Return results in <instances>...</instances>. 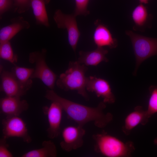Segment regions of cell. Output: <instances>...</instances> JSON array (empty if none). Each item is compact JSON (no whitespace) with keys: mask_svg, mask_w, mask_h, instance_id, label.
Returning <instances> with one entry per match:
<instances>
[{"mask_svg":"<svg viewBox=\"0 0 157 157\" xmlns=\"http://www.w3.org/2000/svg\"><path fill=\"white\" fill-rule=\"evenodd\" d=\"M2 124L3 137L7 139L17 137L27 143L31 142L26 124L19 116L6 117L2 120Z\"/></svg>","mask_w":157,"mask_h":157,"instance_id":"obj_7","label":"cell"},{"mask_svg":"<svg viewBox=\"0 0 157 157\" xmlns=\"http://www.w3.org/2000/svg\"><path fill=\"white\" fill-rule=\"evenodd\" d=\"M96 27L94 31L93 38L97 47L106 46L112 49L118 45L117 40L114 38L107 27L97 20L94 22Z\"/></svg>","mask_w":157,"mask_h":157,"instance_id":"obj_13","label":"cell"},{"mask_svg":"<svg viewBox=\"0 0 157 157\" xmlns=\"http://www.w3.org/2000/svg\"><path fill=\"white\" fill-rule=\"evenodd\" d=\"M154 144L157 146V138H156L154 140Z\"/></svg>","mask_w":157,"mask_h":157,"instance_id":"obj_28","label":"cell"},{"mask_svg":"<svg viewBox=\"0 0 157 157\" xmlns=\"http://www.w3.org/2000/svg\"><path fill=\"white\" fill-rule=\"evenodd\" d=\"M88 69L86 66L77 61L70 62L67 69L57 81V86L65 91L76 90L85 100H89L85 87L87 77L85 73Z\"/></svg>","mask_w":157,"mask_h":157,"instance_id":"obj_3","label":"cell"},{"mask_svg":"<svg viewBox=\"0 0 157 157\" xmlns=\"http://www.w3.org/2000/svg\"><path fill=\"white\" fill-rule=\"evenodd\" d=\"M13 0H0V18L3 15L13 8Z\"/></svg>","mask_w":157,"mask_h":157,"instance_id":"obj_26","label":"cell"},{"mask_svg":"<svg viewBox=\"0 0 157 157\" xmlns=\"http://www.w3.org/2000/svg\"><path fill=\"white\" fill-rule=\"evenodd\" d=\"M85 130L83 127L68 126L64 128L62 133V140L60 145L64 151L69 152L77 149L83 145V138Z\"/></svg>","mask_w":157,"mask_h":157,"instance_id":"obj_8","label":"cell"},{"mask_svg":"<svg viewBox=\"0 0 157 157\" xmlns=\"http://www.w3.org/2000/svg\"><path fill=\"white\" fill-rule=\"evenodd\" d=\"M107 50L103 47H97L91 51H80L77 61L86 66H96L102 61L108 62V59L106 56L108 53Z\"/></svg>","mask_w":157,"mask_h":157,"instance_id":"obj_16","label":"cell"},{"mask_svg":"<svg viewBox=\"0 0 157 157\" xmlns=\"http://www.w3.org/2000/svg\"><path fill=\"white\" fill-rule=\"evenodd\" d=\"M7 139L3 137L0 140V157H13V155L9 150Z\"/></svg>","mask_w":157,"mask_h":157,"instance_id":"obj_25","label":"cell"},{"mask_svg":"<svg viewBox=\"0 0 157 157\" xmlns=\"http://www.w3.org/2000/svg\"><path fill=\"white\" fill-rule=\"evenodd\" d=\"M44 110L48 121L49 127L47 130L48 137L51 139L56 138L60 133L63 109L59 103L53 101L49 107H44Z\"/></svg>","mask_w":157,"mask_h":157,"instance_id":"obj_10","label":"cell"},{"mask_svg":"<svg viewBox=\"0 0 157 157\" xmlns=\"http://www.w3.org/2000/svg\"><path fill=\"white\" fill-rule=\"evenodd\" d=\"M131 16L134 23V30L143 32L150 27L151 15L143 4L140 3L134 9Z\"/></svg>","mask_w":157,"mask_h":157,"instance_id":"obj_17","label":"cell"},{"mask_svg":"<svg viewBox=\"0 0 157 157\" xmlns=\"http://www.w3.org/2000/svg\"><path fill=\"white\" fill-rule=\"evenodd\" d=\"M126 34L130 38L136 60L133 74L135 75L141 64L147 59L157 56V38L148 37L127 30Z\"/></svg>","mask_w":157,"mask_h":157,"instance_id":"obj_4","label":"cell"},{"mask_svg":"<svg viewBox=\"0 0 157 157\" xmlns=\"http://www.w3.org/2000/svg\"><path fill=\"white\" fill-rule=\"evenodd\" d=\"M50 0H31V7L33 10L36 24L48 28L50 27L46 5Z\"/></svg>","mask_w":157,"mask_h":157,"instance_id":"obj_18","label":"cell"},{"mask_svg":"<svg viewBox=\"0 0 157 157\" xmlns=\"http://www.w3.org/2000/svg\"><path fill=\"white\" fill-rule=\"evenodd\" d=\"M31 7V0H13V10L21 14L28 11Z\"/></svg>","mask_w":157,"mask_h":157,"instance_id":"obj_24","label":"cell"},{"mask_svg":"<svg viewBox=\"0 0 157 157\" xmlns=\"http://www.w3.org/2000/svg\"><path fill=\"white\" fill-rule=\"evenodd\" d=\"M149 119L147 115L146 110L142 106H137L126 117L122 130L125 135H128L132 130L139 124H146Z\"/></svg>","mask_w":157,"mask_h":157,"instance_id":"obj_14","label":"cell"},{"mask_svg":"<svg viewBox=\"0 0 157 157\" xmlns=\"http://www.w3.org/2000/svg\"><path fill=\"white\" fill-rule=\"evenodd\" d=\"M21 97L6 96L0 101L1 113L6 117L19 116L28 108L29 104L25 100H22Z\"/></svg>","mask_w":157,"mask_h":157,"instance_id":"obj_12","label":"cell"},{"mask_svg":"<svg viewBox=\"0 0 157 157\" xmlns=\"http://www.w3.org/2000/svg\"><path fill=\"white\" fill-rule=\"evenodd\" d=\"M92 138L94 151L105 157H130L135 150L132 142L123 141L104 131L93 135Z\"/></svg>","mask_w":157,"mask_h":157,"instance_id":"obj_2","label":"cell"},{"mask_svg":"<svg viewBox=\"0 0 157 157\" xmlns=\"http://www.w3.org/2000/svg\"><path fill=\"white\" fill-rule=\"evenodd\" d=\"M47 51L42 49L40 51L30 53V63H34L35 68L31 76V79L38 78L51 90H53L57 78L56 74L49 67L46 62Z\"/></svg>","mask_w":157,"mask_h":157,"instance_id":"obj_5","label":"cell"},{"mask_svg":"<svg viewBox=\"0 0 157 157\" xmlns=\"http://www.w3.org/2000/svg\"><path fill=\"white\" fill-rule=\"evenodd\" d=\"M86 89L88 91L94 92L98 97H101L105 103L112 104L115 101V96L108 81L96 76L87 77Z\"/></svg>","mask_w":157,"mask_h":157,"instance_id":"obj_9","label":"cell"},{"mask_svg":"<svg viewBox=\"0 0 157 157\" xmlns=\"http://www.w3.org/2000/svg\"><path fill=\"white\" fill-rule=\"evenodd\" d=\"M76 17L74 14H65L60 9L56 10L53 16L57 27L67 30L68 42L74 52L80 35Z\"/></svg>","mask_w":157,"mask_h":157,"instance_id":"obj_6","label":"cell"},{"mask_svg":"<svg viewBox=\"0 0 157 157\" xmlns=\"http://www.w3.org/2000/svg\"><path fill=\"white\" fill-rule=\"evenodd\" d=\"M45 97L51 101L59 103L68 118L82 126L87 123L92 122L96 127L103 128L112 120L113 115L104 110L106 106L103 101L96 107H90L77 103L63 98L56 93L53 90H48Z\"/></svg>","mask_w":157,"mask_h":157,"instance_id":"obj_1","label":"cell"},{"mask_svg":"<svg viewBox=\"0 0 157 157\" xmlns=\"http://www.w3.org/2000/svg\"><path fill=\"white\" fill-rule=\"evenodd\" d=\"M11 24L0 29V43L9 41L21 30L28 29L29 23L24 18L19 16L11 19Z\"/></svg>","mask_w":157,"mask_h":157,"instance_id":"obj_15","label":"cell"},{"mask_svg":"<svg viewBox=\"0 0 157 157\" xmlns=\"http://www.w3.org/2000/svg\"><path fill=\"white\" fill-rule=\"evenodd\" d=\"M0 57L14 65L17 62V56L14 53L9 41L0 43Z\"/></svg>","mask_w":157,"mask_h":157,"instance_id":"obj_21","label":"cell"},{"mask_svg":"<svg viewBox=\"0 0 157 157\" xmlns=\"http://www.w3.org/2000/svg\"><path fill=\"white\" fill-rule=\"evenodd\" d=\"M149 0H139L140 3L142 4H147L148 3Z\"/></svg>","mask_w":157,"mask_h":157,"instance_id":"obj_27","label":"cell"},{"mask_svg":"<svg viewBox=\"0 0 157 157\" xmlns=\"http://www.w3.org/2000/svg\"><path fill=\"white\" fill-rule=\"evenodd\" d=\"M57 149L54 143L51 140H45L41 148L30 151L24 154L22 157H56Z\"/></svg>","mask_w":157,"mask_h":157,"instance_id":"obj_19","label":"cell"},{"mask_svg":"<svg viewBox=\"0 0 157 157\" xmlns=\"http://www.w3.org/2000/svg\"><path fill=\"white\" fill-rule=\"evenodd\" d=\"M150 94L147 109L146 112L149 118L157 113V86L151 85L149 88Z\"/></svg>","mask_w":157,"mask_h":157,"instance_id":"obj_22","label":"cell"},{"mask_svg":"<svg viewBox=\"0 0 157 157\" xmlns=\"http://www.w3.org/2000/svg\"><path fill=\"white\" fill-rule=\"evenodd\" d=\"M34 70V68L15 66L13 68L12 72L22 84L29 89L32 84L31 78Z\"/></svg>","mask_w":157,"mask_h":157,"instance_id":"obj_20","label":"cell"},{"mask_svg":"<svg viewBox=\"0 0 157 157\" xmlns=\"http://www.w3.org/2000/svg\"><path fill=\"white\" fill-rule=\"evenodd\" d=\"M90 0H75V7L74 14L76 16L78 15L86 16L90 14L87 9Z\"/></svg>","mask_w":157,"mask_h":157,"instance_id":"obj_23","label":"cell"},{"mask_svg":"<svg viewBox=\"0 0 157 157\" xmlns=\"http://www.w3.org/2000/svg\"><path fill=\"white\" fill-rule=\"evenodd\" d=\"M1 78V90L6 96L21 97L29 90L18 81L12 72L2 70Z\"/></svg>","mask_w":157,"mask_h":157,"instance_id":"obj_11","label":"cell"}]
</instances>
